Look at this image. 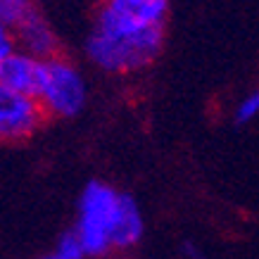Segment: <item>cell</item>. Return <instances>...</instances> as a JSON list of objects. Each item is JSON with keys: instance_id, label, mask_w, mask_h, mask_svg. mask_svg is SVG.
<instances>
[{"instance_id": "52a82bcc", "label": "cell", "mask_w": 259, "mask_h": 259, "mask_svg": "<svg viewBox=\"0 0 259 259\" xmlns=\"http://www.w3.org/2000/svg\"><path fill=\"white\" fill-rule=\"evenodd\" d=\"M143 233H145V217L138 200L131 193L121 190V202H119V214L114 221V231H112V250L114 254L119 252H128L131 247L141 243Z\"/></svg>"}, {"instance_id": "8992f818", "label": "cell", "mask_w": 259, "mask_h": 259, "mask_svg": "<svg viewBox=\"0 0 259 259\" xmlns=\"http://www.w3.org/2000/svg\"><path fill=\"white\" fill-rule=\"evenodd\" d=\"M40 74H43V60L17 48L15 53L0 64V86H8L12 91H19V93L26 95H36Z\"/></svg>"}, {"instance_id": "7a4b0ae2", "label": "cell", "mask_w": 259, "mask_h": 259, "mask_svg": "<svg viewBox=\"0 0 259 259\" xmlns=\"http://www.w3.org/2000/svg\"><path fill=\"white\" fill-rule=\"evenodd\" d=\"M119 202H121V190L107 181L93 179L81 190L74 231L79 233L91 259H110L114 254L112 231L119 214Z\"/></svg>"}, {"instance_id": "4fadbf2b", "label": "cell", "mask_w": 259, "mask_h": 259, "mask_svg": "<svg viewBox=\"0 0 259 259\" xmlns=\"http://www.w3.org/2000/svg\"><path fill=\"white\" fill-rule=\"evenodd\" d=\"M181 250H183V254H186L188 259H204V257H202V252H200V247H197L195 243H188V240H186Z\"/></svg>"}, {"instance_id": "30bf717a", "label": "cell", "mask_w": 259, "mask_h": 259, "mask_svg": "<svg viewBox=\"0 0 259 259\" xmlns=\"http://www.w3.org/2000/svg\"><path fill=\"white\" fill-rule=\"evenodd\" d=\"M254 119H259V88H252L245 95H240L233 107V124L247 126Z\"/></svg>"}, {"instance_id": "5bb4252c", "label": "cell", "mask_w": 259, "mask_h": 259, "mask_svg": "<svg viewBox=\"0 0 259 259\" xmlns=\"http://www.w3.org/2000/svg\"><path fill=\"white\" fill-rule=\"evenodd\" d=\"M112 259H114V257H112Z\"/></svg>"}, {"instance_id": "3957f363", "label": "cell", "mask_w": 259, "mask_h": 259, "mask_svg": "<svg viewBox=\"0 0 259 259\" xmlns=\"http://www.w3.org/2000/svg\"><path fill=\"white\" fill-rule=\"evenodd\" d=\"M36 98L48 114V121L79 117L88 102V83L81 67L64 53L43 60Z\"/></svg>"}, {"instance_id": "277c9868", "label": "cell", "mask_w": 259, "mask_h": 259, "mask_svg": "<svg viewBox=\"0 0 259 259\" xmlns=\"http://www.w3.org/2000/svg\"><path fill=\"white\" fill-rule=\"evenodd\" d=\"M48 114L36 95L0 86V143H24L38 134Z\"/></svg>"}, {"instance_id": "7c38bea8", "label": "cell", "mask_w": 259, "mask_h": 259, "mask_svg": "<svg viewBox=\"0 0 259 259\" xmlns=\"http://www.w3.org/2000/svg\"><path fill=\"white\" fill-rule=\"evenodd\" d=\"M17 50V40H15V31L5 26V24L0 22V64L5 62L12 53Z\"/></svg>"}, {"instance_id": "6da1fadb", "label": "cell", "mask_w": 259, "mask_h": 259, "mask_svg": "<svg viewBox=\"0 0 259 259\" xmlns=\"http://www.w3.org/2000/svg\"><path fill=\"white\" fill-rule=\"evenodd\" d=\"M164 26L131 22L98 5L83 50L88 62L105 74L124 76L148 69L164 50Z\"/></svg>"}, {"instance_id": "ba28073f", "label": "cell", "mask_w": 259, "mask_h": 259, "mask_svg": "<svg viewBox=\"0 0 259 259\" xmlns=\"http://www.w3.org/2000/svg\"><path fill=\"white\" fill-rule=\"evenodd\" d=\"M98 5L131 22L150 26H166L169 17V0H100Z\"/></svg>"}, {"instance_id": "9c48e42d", "label": "cell", "mask_w": 259, "mask_h": 259, "mask_svg": "<svg viewBox=\"0 0 259 259\" xmlns=\"http://www.w3.org/2000/svg\"><path fill=\"white\" fill-rule=\"evenodd\" d=\"M43 259H91V257H88L86 247L81 243L79 233H76L74 226H71L57 236L55 245L43 254Z\"/></svg>"}, {"instance_id": "5b68a950", "label": "cell", "mask_w": 259, "mask_h": 259, "mask_svg": "<svg viewBox=\"0 0 259 259\" xmlns=\"http://www.w3.org/2000/svg\"><path fill=\"white\" fill-rule=\"evenodd\" d=\"M15 40L19 50L38 57V60H50V57L62 53L55 29L50 26V22L43 17V12L38 8L15 26Z\"/></svg>"}, {"instance_id": "8fae6325", "label": "cell", "mask_w": 259, "mask_h": 259, "mask_svg": "<svg viewBox=\"0 0 259 259\" xmlns=\"http://www.w3.org/2000/svg\"><path fill=\"white\" fill-rule=\"evenodd\" d=\"M36 10V0H0V22L15 31V26Z\"/></svg>"}]
</instances>
